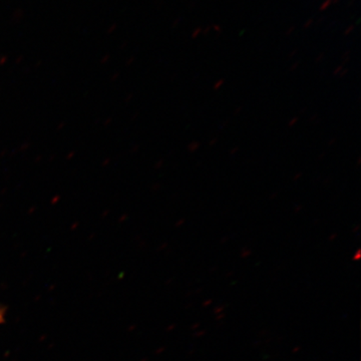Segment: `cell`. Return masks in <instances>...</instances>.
I'll return each mask as SVG.
<instances>
[]
</instances>
